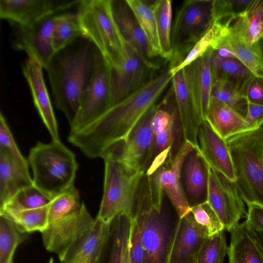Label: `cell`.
I'll list each match as a JSON object with an SVG mask.
<instances>
[{
	"instance_id": "4fadbf2b",
	"label": "cell",
	"mask_w": 263,
	"mask_h": 263,
	"mask_svg": "<svg viewBox=\"0 0 263 263\" xmlns=\"http://www.w3.org/2000/svg\"><path fill=\"white\" fill-rule=\"evenodd\" d=\"M207 202L217 214L225 230L231 232L248 211L235 182L212 169L209 171Z\"/></svg>"
},
{
	"instance_id": "4316f807",
	"label": "cell",
	"mask_w": 263,
	"mask_h": 263,
	"mask_svg": "<svg viewBox=\"0 0 263 263\" xmlns=\"http://www.w3.org/2000/svg\"><path fill=\"white\" fill-rule=\"evenodd\" d=\"M211 69L213 83H226L243 96L255 76L238 59L222 58L214 51L211 59Z\"/></svg>"
},
{
	"instance_id": "c3c4849f",
	"label": "cell",
	"mask_w": 263,
	"mask_h": 263,
	"mask_svg": "<svg viewBox=\"0 0 263 263\" xmlns=\"http://www.w3.org/2000/svg\"><path fill=\"white\" fill-rule=\"evenodd\" d=\"M213 51L222 58L236 59L234 53L226 47H219L214 49Z\"/></svg>"
},
{
	"instance_id": "d6a6232c",
	"label": "cell",
	"mask_w": 263,
	"mask_h": 263,
	"mask_svg": "<svg viewBox=\"0 0 263 263\" xmlns=\"http://www.w3.org/2000/svg\"><path fill=\"white\" fill-rule=\"evenodd\" d=\"M25 232L8 217L0 215V263H13L15 249Z\"/></svg>"
},
{
	"instance_id": "2e32d148",
	"label": "cell",
	"mask_w": 263,
	"mask_h": 263,
	"mask_svg": "<svg viewBox=\"0 0 263 263\" xmlns=\"http://www.w3.org/2000/svg\"><path fill=\"white\" fill-rule=\"evenodd\" d=\"M79 1L1 0L0 17L14 25L28 26L60 10L77 5Z\"/></svg>"
},
{
	"instance_id": "1f68e13d",
	"label": "cell",
	"mask_w": 263,
	"mask_h": 263,
	"mask_svg": "<svg viewBox=\"0 0 263 263\" xmlns=\"http://www.w3.org/2000/svg\"><path fill=\"white\" fill-rule=\"evenodd\" d=\"M143 30L150 46L157 57H161L158 35L154 11L149 2L125 0Z\"/></svg>"
},
{
	"instance_id": "7402d4cb",
	"label": "cell",
	"mask_w": 263,
	"mask_h": 263,
	"mask_svg": "<svg viewBox=\"0 0 263 263\" xmlns=\"http://www.w3.org/2000/svg\"><path fill=\"white\" fill-rule=\"evenodd\" d=\"M42 66L29 58L22 66L23 73L30 87L34 105L53 141H60L58 126L45 85Z\"/></svg>"
},
{
	"instance_id": "ee69618b",
	"label": "cell",
	"mask_w": 263,
	"mask_h": 263,
	"mask_svg": "<svg viewBox=\"0 0 263 263\" xmlns=\"http://www.w3.org/2000/svg\"><path fill=\"white\" fill-rule=\"evenodd\" d=\"M0 148L7 149L17 157H23L2 112L0 114Z\"/></svg>"
},
{
	"instance_id": "f1b7e54d",
	"label": "cell",
	"mask_w": 263,
	"mask_h": 263,
	"mask_svg": "<svg viewBox=\"0 0 263 263\" xmlns=\"http://www.w3.org/2000/svg\"><path fill=\"white\" fill-rule=\"evenodd\" d=\"M231 30L253 47L263 37V0H253L248 8L229 25Z\"/></svg>"
},
{
	"instance_id": "603a6c76",
	"label": "cell",
	"mask_w": 263,
	"mask_h": 263,
	"mask_svg": "<svg viewBox=\"0 0 263 263\" xmlns=\"http://www.w3.org/2000/svg\"><path fill=\"white\" fill-rule=\"evenodd\" d=\"M210 166L195 147L185 157L181 169L183 191L190 205L207 201Z\"/></svg>"
},
{
	"instance_id": "44dd1931",
	"label": "cell",
	"mask_w": 263,
	"mask_h": 263,
	"mask_svg": "<svg viewBox=\"0 0 263 263\" xmlns=\"http://www.w3.org/2000/svg\"><path fill=\"white\" fill-rule=\"evenodd\" d=\"M33 185L28 161L0 148V209L20 191Z\"/></svg>"
},
{
	"instance_id": "4dcf8cb0",
	"label": "cell",
	"mask_w": 263,
	"mask_h": 263,
	"mask_svg": "<svg viewBox=\"0 0 263 263\" xmlns=\"http://www.w3.org/2000/svg\"><path fill=\"white\" fill-rule=\"evenodd\" d=\"M155 17L162 58L171 60L173 56L171 42L172 4L170 0L151 2Z\"/></svg>"
},
{
	"instance_id": "83f0119b",
	"label": "cell",
	"mask_w": 263,
	"mask_h": 263,
	"mask_svg": "<svg viewBox=\"0 0 263 263\" xmlns=\"http://www.w3.org/2000/svg\"><path fill=\"white\" fill-rule=\"evenodd\" d=\"M205 120L225 140L247 129L244 117L227 104L212 97Z\"/></svg>"
},
{
	"instance_id": "bcb514c9",
	"label": "cell",
	"mask_w": 263,
	"mask_h": 263,
	"mask_svg": "<svg viewBox=\"0 0 263 263\" xmlns=\"http://www.w3.org/2000/svg\"><path fill=\"white\" fill-rule=\"evenodd\" d=\"M247 222L255 232L263 233V206L255 203L247 204Z\"/></svg>"
},
{
	"instance_id": "ab89813d",
	"label": "cell",
	"mask_w": 263,
	"mask_h": 263,
	"mask_svg": "<svg viewBox=\"0 0 263 263\" xmlns=\"http://www.w3.org/2000/svg\"><path fill=\"white\" fill-rule=\"evenodd\" d=\"M211 97L232 108L243 117L248 110L247 98L230 85L223 82H214L212 84Z\"/></svg>"
},
{
	"instance_id": "7a4b0ae2",
	"label": "cell",
	"mask_w": 263,
	"mask_h": 263,
	"mask_svg": "<svg viewBox=\"0 0 263 263\" xmlns=\"http://www.w3.org/2000/svg\"><path fill=\"white\" fill-rule=\"evenodd\" d=\"M98 53L89 39L81 36L56 52L46 69L54 104L70 125L80 110Z\"/></svg>"
},
{
	"instance_id": "f546056e",
	"label": "cell",
	"mask_w": 263,
	"mask_h": 263,
	"mask_svg": "<svg viewBox=\"0 0 263 263\" xmlns=\"http://www.w3.org/2000/svg\"><path fill=\"white\" fill-rule=\"evenodd\" d=\"M219 47L229 49L254 75L263 77V58L257 45L253 47H249L234 34L228 26L223 27L212 49L214 50Z\"/></svg>"
},
{
	"instance_id": "8d00e7d4",
	"label": "cell",
	"mask_w": 263,
	"mask_h": 263,
	"mask_svg": "<svg viewBox=\"0 0 263 263\" xmlns=\"http://www.w3.org/2000/svg\"><path fill=\"white\" fill-rule=\"evenodd\" d=\"M52 199V198L33 185L18 192L5 206L0 209V212L46 206L50 204Z\"/></svg>"
},
{
	"instance_id": "ffe728a7",
	"label": "cell",
	"mask_w": 263,
	"mask_h": 263,
	"mask_svg": "<svg viewBox=\"0 0 263 263\" xmlns=\"http://www.w3.org/2000/svg\"><path fill=\"white\" fill-rule=\"evenodd\" d=\"M111 7L114 20L125 42L138 52L151 69L157 68L155 59L157 57L125 1L111 0Z\"/></svg>"
},
{
	"instance_id": "8992f818",
	"label": "cell",
	"mask_w": 263,
	"mask_h": 263,
	"mask_svg": "<svg viewBox=\"0 0 263 263\" xmlns=\"http://www.w3.org/2000/svg\"><path fill=\"white\" fill-rule=\"evenodd\" d=\"M78 15L84 37L96 47L110 68L122 61L125 42L114 20L111 0H82Z\"/></svg>"
},
{
	"instance_id": "cb8c5ba5",
	"label": "cell",
	"mask_w": 263,
	"mask_h": 263,
	"mask_svg": "<svg viewBox=\"0 0 263 263\" xmlns=\"http://www.w3.org/2000/svg\"><path fill=\"white\" fill-rule=\"evenodd\" d=\"M132 217L121 213L110 222L97 263H129Z\"/></svg>"
},
{
	"instance_id": "9c48e42d",
	"label": "cell",
	"mask_w": 263,
	"mask_h": 263,
	"mask_svg": "<svg viewBox=\"0 0 263 263\" xmlns=\"http://www.w3.org/2000/svg\"><path fill=\"white\" fill-rule=\"evenodd\" d=\"M213 1L188 0L181 5L172 29V66L182 61L209 27L213 20Z\"/></svg>"
},
{
	"instance_id": "60d3db41",
	"label": "cell",
	"mask_w": 263,
	"mask_h": 263,
	"mask_svg": "<svg viewBox=\"0 0 263 263\" xmlns=\"http://www.w3.org/2000/svg\"><path fill=\"white\" fill-rule=\"evenodd\" d=\"M253 0H214L213 18L224 26H229L243 12Z\"/></svg>"
},
{
	"instance_id": "6da1fadb",
	"label": "cell",
	"mask_w": 263,
	"mask_h": 263,
	"mask_svg": "<svg viewBox=\"0 0 263 263\" xmlns=\"http://www.w3.org/2000/svg\"><path fill=\"white\" fill-rule=\"evenodd\" d=\"M173 77L167 69L148 79L97 120L78 132L70 133L69 142L89 158L101 157L110 145L125 139L145 114L157 104Z\"/></svg>"
},
{
	"instance_id": "836d02e7",
	"label": "cell",
	"mask_w": 263,
	"mask_h": 263,
	"mask_svg": "<svg viewBox=\"0 0 263 263\" xmlns=\"http://www.w3.org/2000/svg\"><path fill=\"white\" fill-rule=\"evenodd\" d=\"M49 205L23 211H4L0 212V215L10 218L25 233L35 231L42 233L48 225Z\"/></svg>"
},
{
	"instance_id": "d4e9b609",
	"label": "cell",
	"mask_w": 263,
	"mask_h": 263,
	"mask_svg": "<svg viewBox=\"0 0 263 263\" xmlns=\"http://www.w3.org/2000/svg\"><path fill=\"white\" fill-rule=\"evenodd\" d=\"M171 89L173 93L184 141L199 147L198 132L203 120L199 117L186 83L184 72L181 69L173 77Z\"/></svg>"
},
{
	"instance_id": "8fae6325",
	"label": "cell",
	"mask_w": 263,
	"mask_h": 263,
	"mask_svg": "<svg viewBox=\"0 0 263 263\" xmlns=\"http://www.w3.org/2000/svg\"><path fill=\"white\" fill-rule=\"evenodd\" d=\"M157 104L145 114L125 139L110 145L102 156L109 155L128 166L145 172L154 144L152 120Z\"/></svg>"
},
{
	"instance_id": "681fc988",
	"label": "cell",
	"mask_w": 263,
	"mask_h": 263,
	"mask_svg": "<svg viewBox=\"0 0 263 263\" xmlns=\"http://www.w3.org/2000/svg\"><path fill=\"white\" fill-rule=\"evenodd\" d=\"M257 239L263 250V233L255 232Z\"/></svg>"
},
{
	"instance_id": "9a60e30c",
	"label": "cell",
	"mask_w": 263,
	"mask_h": 263,
	"mask_svg": "<svg viewBox=\"0 0 263 263\" xmlns=\"http://www.w3.org/2000/svg\"><path fill=\"white\" fill-rule=\"evenodd\" d=\"M150 69L138 52L125 42L122 61L116 68H110V107L141 87L147 80L145 77Z\"/></svg>"
},
{
	"instance_id": "ac0fdd59",
	"label": "cell",
	"mask_w": 263,
	"mask_h": 263,
	"mask_svg": "<svg viewBox=\"0 0 263 263\" xmlns=\"http://www.w3.org/2000/svg\"><path fill=\"white\" fill-rule=\"evenodd\" d=\"M198 141L200 153L210 167L235 182L236 176L227 140L218 135L205 120L199 125Z\"/></svg>"
},
{
	"instance_id": "7c38bea8",
	"label": "cell",
	"mask_w": 263,
	"mask_h": 263,
	"mask_svg": "<svg viewBox=\"0 0 263 263\" xmlns=\"http://www.w3.org/2000/svg\"><path fill=\"white\" fill-rule=\"evenodd\" d=\"M111 106L110 67L99 51L95 69L83 99L79 113L70 126V133L90 124Z\"/></svg>"
},
{
	"instance_id": "b9f144b4",
	"label": "cell",
	"mask_w": 263,
	"mask_h": 263,
	"mask_svg": "<svg viewBox=\"0 0 263 263\" xmlns=\"http://www.w3.org/2000/svg\"><path fill=\"white\" fill-rule=\"evenodd\" d=\"M191 212L196 222L205 230L209 236L225 230L217 214L207 201L192 206Z\"/></svg>"
},
{
	"instance_id": "277c9868",
	"label": "cell",
	"mask_w": 263,
	"mask_h": 263,
	"mask_svg": "<svg viewBox=\"0 0 263 263\" xmlns=\"http://www.w3.org/2000/svg\"><path fill=\"white\" fill-rule=\"evenodd\" d=\"M226 140L235 168V184L243 200L263 206V124Z\"/></svg>"
},
{
	"instance_id": "5b68a950",
	"label": "cell",
	"mask_w": 263,
	"mask_h": 263,
	"mask_svg": "<svg viewBox=\"0 0 263 263\" xmlns=\"http://www.w3.org/2000/svg\"><path fill=\"white\" fill-rule=\"evenodd\" d=\"M28 162L34 185L52 198L74 185L76 156L61 141L37 142L29 152Z\"/></svg>"
},
{
	"instance_id": "7bdbcfd3",
	"label": "cell",
	"mask_w": 263,
	"mask_h": 263,
	"mask_svg": "<svg viewBox=\"0 0 263 263\" xmlns=\"http://www.w3.org/2000/svg\"><path fill=\"white\" fill-rule=\"evenodd\" d=\"M143 249L140 231L137 221L132 218L129 247V263H143Z\"/></svg>"
},
{
	"instance_id": "f6af8a7d",
	"label": "cell",
	"mask_w": 263,
	"mask_h": 263,
	"mask_svg": "<svg viewBox=\"0 0 263 263\" xmlns=\"http://www.w3.org/2000/svg\"><path fill=\"white\" fill-rule=\"evenodd\" d=\"M244 96L249 102L263 105V77L254 76L249 82Z\"/></svg>"
},
{
	"instance_id": "5bb4252c",
	"label": "cell",
	"mask_w": 263,
	"mask_h": 263,
	"mask_svg": "<svg viewBox=\"0 0 263 263\" xmlns=\"http://www.w3.org/2000/svg\"><path fill=\"white\" fill-rule=\"evenodd\" d=\"M61 15L48 16L28 26L15 25L14 48L25 51L29 58L46 69L55 53L52 35Z\"/></svg>"
},
{
	"instance_id": "e0dca14e",
	"label": "cell",
	"mask_w": 263,
	"mask_h": 263,
	"mask_svg": "<svg viewBox=\"0 0 263 263\" xmlns=\"http://www.w3.org/2000/svg\"><path fill=\"white\" fill-rule=\"evenodd\" d=\"M208 236L192 212L179 218L174 230L167 263H196L198 251Z\"/></svg>"
},
{
	"instance_id": "d6986e66",
	"label": "cell",
	"mask_w": 263,
	"mask_h": 263,
	"mask_svg": "<svg viewBox=\"0 0 263 263\" xmlns=\"http://www.w3.org/2000/svg\"><path fill=\"white\" fill-rule=\"evenodd\" d=\"M213 51L211 48L209 49L203 55L182 69L195 108L203 120L211 98V59Z\"/></svg>"
},
{
	"instance_id": "816d5d0a",
	"label": "cell",
	"mask_w": 263,
	"mask_h": 263,
	"mask_svg": "<svg viewBox=\"0 0 263 263\" xmlns=\"http://www.w3.org/2000/svg\"><path fill=\"white\" fill-rule=\"evenodd\" d=\"M48 263H54L53 259L52 258H51Z\"/></svg>"
},
{
	"instance_id": "f35d334b",
	"label": "cell",
	"mask_w": 263,
	"mask_h": 263,
	"mask_svg": "<svg viewBox=\"0 0 263 263\" xmlns=\"http://www.w3.org/2000/svg\"><path fill=\"white\" fill-rule=\"evenodd\" d=\"M228 248L225 230L208 236L198 251L196 263H222Z\"/></svg>"
},
{
	"instance_id": "3957f363",
	"label": "cell",
	"mask_w": 263,
	"mask_h": 263,
	"mask_svg": "<svg viewBox=\"0 0 263 263\" xmlns=\"http://www.w3.org/2000/svg\"><path fill=\"white\" fill-rule=\"evenodd\" d=\"M109 223L93 219L82 203L75 213L48 223L43 244L61 263H97Z\"/></svg>"
},
{
	"instance_id": "ba28073f",
	"label": "cell",
	"mask_w": 263,
	"mask_h": 263,
	"mask_svg": "<svg viewBox=\"0 0 263 263\" xmlns=\"http://www.w3.org/2000/svg\"><path fill=\"white\" fill-rule=\"evenodd\" d=\"M133 218L140 231L143 263H167L174 230L163 207L153 206L146 180L140 183Z\"/></svg>"
},
{
	"instance_id": "f907efd6",
	"label": "cell",
	"mask_w": 263,
	"mask_h": 263,
	"mask_svg": "<svg viewBox=\"0 0 263 263\" xmlns=\"http://www.w3.org/2000/svg\"><path fill=\"white\" fill-rule=\"evenodd\" d=\"M257 45L260 53L263 58V37L258 42Z\"/></svg>"
},
{
	"instance_id": "d590c367",
	"label": "cell",
	"mask_w": 263,
	"mask_h": 263,
	"mask_svg": "<svg viewBox=\"0 0 263 263\" xmlns=\"http://www.w3.org/2000/svg\"><path fill=\"white\" fill-rule=\"evenodd\" d=\"M81 36H84L78 13L62 14L53 32L52 43L55 52Z\"/></svg>"
},
{
	"instance_id": "74e56055",
	"label": "cell",
	"mask_w": 263,
	"mask_h": 263,
	"mask_svg": "<svg viewBox=\"0 0 263 263\" xmlns=\"http://www.w3.org/2000/svg\"><path fill=\"white\" fill-rule=\"evenodd\" d=\"M81 205L79 192L73 185L52 198L49 205L48 223L75 213Z\"/></svg>"
},
{
	"instance_id": "e575fe53",
	"label": "cell",
	"mask_w": 263,
	"mask_h": 263,
	"mask_svg": "<svg viewBox=\"0 0 263 263\" xmlns=\"http://www.w3.org/2000/svg\"><path fill=\"white\" fill-rule=\"evenodd\" d=\"M224 26L213 18L212 22L199 40L193 45L185 57L177 65L169 67L173 76L178 71L203 55L209 49L212 48L218 39Z\"/></svg>"
},
{
	"instance_id": "7dc6e473",
	"label": "cell",
	"mask_w": 263,
	"mask_h": 263,
	"mask_svg": "<svg viewBox=\"0 0 263 263\" xmlns=\"http://www.w3.org/2000/svg\"><path fill=\"white\" fill-rule=\"evenodd\" d=\"M245 119L247 124V130L260 126L263 124V105L248 102L247 112Z\"/></svg>"
},
{
	"instance_id": "52a82bcc",
	"label": "cell",
	"mask_w": 263,
	"mask_h": 263,
	"mask_svg": "<svg viewBox=\"0 0 263 263\" xmlns=\"http://www.w3.org/2000/svg\"><path fill=\"white\" fill-rule=\"evenodd\" d=\"M101 158L105 164L104 188L96 218L106 223L121 213L133 218L139 186L145 172L128 166L109 155Z\"/></svg>"
},
{
	"instance_id": "484cf974",
	"label": "cell",
	"mask_w": 263,
	"mask_h": 263,
	"mask_svg": "<svg viewBox=\"0 0 263 263\" xmlns=\"http://www.w3.org/2000/svg\"><path fill=\"white\" fill-rule=\"evenodd\" d=\"M227 254L229 263H263V250L256 232L246 220L239 223L231 232Z\"/></svg>"
},
{
	"instance_id": "30bf717a",
	"label": "cell",
	"mask_w": 263,
	"mask_h": 263,
	"mask_svg": "<svg viewBox=\"0 0 263 263\" xmlns=\"http://www.w3.org/2000/svg\"><path fill=\"white\" fill-rule=\"evenodd\" d=\"M196 146L189 142L182 144L177 155L169 158L149 175H146L152 205L161 210L163 195L166 194L179 218L191 212L182 187L181 173L184 160Z\"/></svg>"
}]
</instances>
